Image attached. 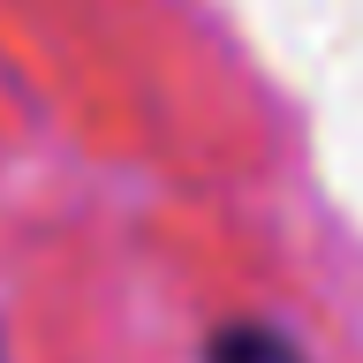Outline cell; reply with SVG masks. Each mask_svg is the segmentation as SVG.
<instances>
[{
  "label": "cell",
  "mask_w": 363,
  "mask_h": 363,
  "mask_svg": "<svg viewBox=\"0 0 363 363\" xmlns=\"http://www.w3.org/2000/svg\"><path fill=\"white\" fill-rule=\"evenodd\" d=\"M212 363H303L280 333H257V325H242V333H227L220 348H212Z\"/></svg>",
  "instance_id": "6da1fadb"
}]
</instances>
